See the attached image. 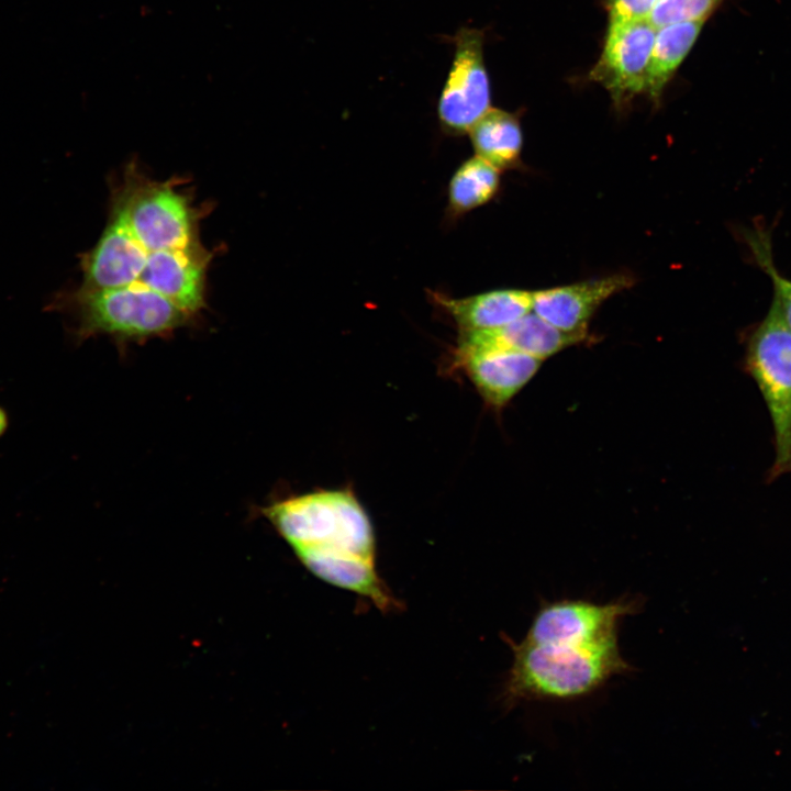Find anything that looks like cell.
<instances>
[{"instance_id": "obj_1", "label": "cell", "mask_w": 791, "mask_h": 791, "mask_svg": "<svg viewBox=\"0 0 791 791\" xmlns=\"http://www.w3.org/2000/svg\"><path fill=\"white\" fill-rule=\"evenodd\" d=\"M642 606L639 599L609 603L587 600L544 602L524 638L509 640L513 662L502 700L511 708L532 700H573L632 671L622 657L617 626Z\"/></svg>"}, {"instance_id": "obj_2", "label": "cell", "mask_w": 791, "mask_h": 791, "mask_svg": "<svg viewBox=\"0 0 791 791\" xmlns=\"http://www.w3.org/2000/svg\"><path fill=\"white\" fill-rule=\"evenodd\" d=\"M260 512L315 577L368 599L383 613L401 609L378 573L374 526L350 489L290 495Z\"/></svg>"}, {"instance_id": "obj_3", "label": "cell", "mask_w": 791, "mask_h": 791, "mask_svg": "<svg viewBox=\"0 0 791 791\" xmlns=\"http://www.w3.org/2000/svg\"><path fill=\"white\" fill-rule=\"evenodd\" d=\"M52 308L73 315L78 341L104 335L122 348L166 337L196 319L171 299L141 283L109 289L78 287L62 292Z\"/></svg>"}, {"instance_id": "obj_4", "label": "cell", "mask_w": 791, "mask_h": 791, "mask_svg": "<svg viewBox=\"0 0 791 791\" xmlns=\"http://www.w3.org/2000/svg\"><path fill=\"white\" fill-rule=\"evenodd\" d=\"M182 182L154 180L130 161L111 183L109 213L149 254L200 245V224L210 209L197 205Z\"/></svg>"}, {"instance_id": "obj_5", "label": "cell", "mask_w": 791, "mask_h": 791, "mask_svg": "<svg viewBox=\"0 0 791 791\" xmlns=\"http://www.w3.org/2000/svg\"><path fill=\"white\" fill-rule=\"evenodd\" d=\"M745 369L755 380L773 428L770 480L791 475V330L771 302L746 335Z\"/></svg>"}, {"instance_id": "obj_6", "label": "cell", "mask_w": 791, "mask_h": 791, "mask_svg": "<svg viewBox=\"0 0 791 791\" xmlns=\"http://www.w3.org/2000/svg\"><path fill=\"white\" fill-rule=\"evenodd\" d=\"M449 41L454 55L436 113L443 133L460 136L491 109V85L483 56L484 32L463 26Z\"/></svg>"}, {"instance_id": "obj_7", "label": "cell", "mask_w": 791, "mask_h": 791, "mask_svg": "<svg viewBox=\"0 0 791 791\" xmlns=\"http://www.w3.org/2000/svg\"><path fill=\"white\" fill-rule=\"evenodd\" d=\"M484 402L501 409L534 377L542 360L497 339L487 330L460 331L454 352Z\"/></svg>"}, {"instance_id": "obj_8", "label": "cell", "mask_w": 791, "mask_h": 791, "mask_svg": "<svg viewBox=\"0 0 791 791\" xmlns=\"http://www.w3.org/2000/svg\"><path fill=\"white\" fill-rule=\"evenodd\" d=\"M656 30L648 20L609 25L601 57L591 77L616 103L646 91Z\"/></svg>"}, {"instance_id": "obj_9", "label": "cell", "mask_w": 791, "mask_h": 791, "mask_svg": "<svg viewBox=\"0 0 791 791\" xmlns=\"http://www.w3.org/2000/svg\"><path fill=\"white\" fill-rule=\"evenodd\" d=\"M634 283L630 274L610 276L533 292L532 311L553 326L572 334H587L598 308L613 294Z\"/></svg>"}, {"instance_id": "obj_10", "label": "cell", "mask_w": 791, "mask_h": 791, "mask_svg": "<svg viewBox=\"0 0 791 791\" xmlns=\"http://www.w3.org/2000/svg\"><path fill=\"white\" fill-rule=\"evenodd\" d=\"M433 301L458 325L460 331L492 330L505 326L533 308V292L520 289L491 290L465 298L432 292Z\"/></svg>"}, {"instance_id": "obj_11", "label": "cell", "mask_w": 791, "mask_h": 791, "mask_svg": "<svg viewBox=\"0 0 791 791\" xmlns=\"http://www.w3.org/2000/svg\"><path fill=\"white\" fill-rule=\"evenodd\" d=\"M468 134L477 156L500 170L519 167L523 136L513 113L491 108Z\"/></svg>"}, {"instance_id": "obj_12", "label": "cell", "mask_w": 791, "mask_h": 791, "mask_svg": "<svg viewBox=\"0 0 791 791\" xmlns=\"http://www.w3.org/2000/svg\"><path fill=\"white\" fill-rule=\"evenodd\" d=\"M500 171L477 155L465 160L449 180L447 219L455 221L490 202L500 189Z\"/></svg>"}, {"instance_id": "obj_13", "label": "cell", "mask_w": 791, "mask_h": 791, "mask_svg": "<svg viewBox=\"0 0 791 791\" xmlns=\"http://www.w3.org/2000/svg\"><path fill=\"white\" fill-rule=\"evenodd\" d=\"M487 331L500 342L542 361L587 339V334L564 332L533 311L505 326Z\"/></svg>"}, {"instance_id": "obj_14", "label": "cell", "mask_w": 791, "mask_h": 791, "mask_svg": "<svg viewBox=\"0 0 791 791\" xmlns=\"http://www.w3.org/2000/svg\"><path fill=\"white\" fill-rule=\"evenodd\" d=\"M704 21L658 27L649 60L646 91L658 99L671 76L697 41Z\"/></svg>"}, {"instance_id": "obj_15", "label": "cell", "mask_w": 791, "mask_h": 791, "mask_svg": "<svg viewBox=\"0 0 791 791\" xmlns=\"http://www.w3.org/2000/svg\"><path fill=\"white\" fill-rule=\"evenodd\" d=\"M743 238L754 263L769 277L773 289L771 302L791 330V279L781 275L775 265L771 232L765 226L756 224L754 227L744 230Z\"/></svg>"}, {"instance_id": "obj_16", "label": "cell", "mask_w": 791, "mask_h": 791, "mask_svg": "<svg viewBox=\"0 0 791 791\" xmlns=\"http://www.w3.org/2000/svg\"><path fill=\"white\" fill-rule=\"evenodd\" d=\"M720 0H658L648 21L656 27L665 25L704 21Z\"/></svg>"}, {"instance_id": "obj_17", "label": "cell", "mask_w": 791, "mask_h": 791, "mask_svg": "<svg viewBox=\"0 0 791 791\" xmlns=\"http://www.w3.org/2000/svg\"><path fill=\"white\" fill-rule=\"evenodd\" d=\"M658 0H606L609 25L648 20Z\"/></svg>"}, {"instance_id": "obj_18", "label": "cell", "mask_w": 791, "mask_h": 791, "mask_svg": "<svg viewBox=\"0 0 791 791\" xmlns=\"http://www.w3.org/2000/svg\"><path fill=\"white\" fill-rule=\"evenodd\" d=\"M5 424H7V423H5V415H4V413H1V412H0V432H1L2 430H4Z\"/></svg>"}]
</instances>
